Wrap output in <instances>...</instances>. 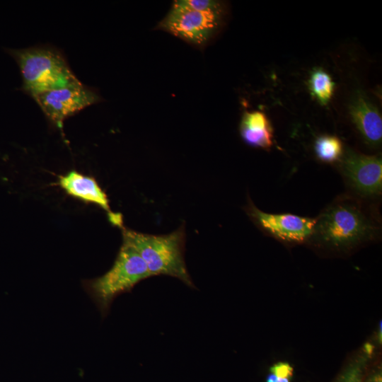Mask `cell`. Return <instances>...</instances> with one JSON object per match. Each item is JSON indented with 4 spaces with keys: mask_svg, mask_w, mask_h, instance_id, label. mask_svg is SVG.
<instances>
[{
    "mask_svg": "<svg viewBox=\"0 0 382 382\" xmlns=\"http://www.w3.org/2000/svg\"><path fill=\"white\" fill-rule=\"evenodd\" d=\"M379 221L358 198L342 196L316 218L309 240L336 249L369 241L380 231Z\"/></svg>",
    "mask_w": 382,
    "mask_h": 382,
    "instance_id": "6da1fadb",
    "label": "cell"
},
{
    "mask_svg": "<svg viewBox=\"0 0 382 382\" xmlns=\"http://www.w3.org/2000/svg\"><path fill=\"white\" fill-rule=\"evenodd\" d=\"M19 66L21 89L32 96L60 89L79 82L63 54L48 45L6 48Z\"/></svg>",
    "mask_w": 382,
    "mask_h": 382,
    "instance_id": "7a4b0ae2",
    "label": "cell"
},
{
    "mask_svg": "<svg viewBox=\"0 0 382 382\" xmlns=\"http://www.w3.org/2000/svg\"><path fill=\"white\" fill-rule=\"evenodd\" d=\"M122 242L133 247L141 257L152 277L177 278L190 288L195 286L185 261V230L182 225L166 235H151L122 228Z\"/></svg>",
    "mask_w": 382,
    "mask_h": 382,
    "instance_id": "3957f363",
    "label": "cell"
},
{
    "mask_svg": "<svg viewBox=\"0 0 382 382\" xmlns=\"http://www.w3.org/2000/svg\"><path fill=\"white\" fill-rule=\"evenodd\" d=\"M151 277L137 250L122 242L111 268L100 277L83 279L82 286L104 318L117 297L130 292L141 281Z\"/></svg>",
    "mask_w": 382,
    "mask_h": 382,
    "instance_id": "277c9868",
    "label": "cell"
},
{
    "mask_svg": "<svg viewBox=\"0 0 382 382\" xmlns=\"http://www.w3.org/2000/svg\"><path fill=\"white\" fill-rule=\"evenodd\" d=\"M225 9L202 11L190 8L181 0L173 1L156 29L167 32L191 45L203 47L219 30Z\"/></svg>",
    "mask_w": 382,
    "mask_h": 382,
    "instance_id": "5b68a950",
    "label": "cell"
},
{
    "mask_svg": "<svg viewBox=\"0 0 382 382\" xmlns=\"http://www.w3.org/2000/svg\"><path fill=\"white\" fill-rule=\"evenodd\" d=\"M33 98L49 121L60 129L66 118L101 100L100 95L93 88L81 81L40 93Z\"/></svg>",
    "mask_w": 382,
    "mask_h": 382,
    "instance_id": "8992f818",
    "label": "cell"
},
{
    "mask_svg": "<svg viewBox=\"0 0 382 382\" xmlns=\"http://www.w3.org/2000/svg\"><path fill=\"white\" fill-rule=\"evenodd\" d=\"M245 212L253 224L264 233L286 243H301L312 235L316 219L291 214H274L264 212L249 199Z\"/></svg>",
    "mask_w": 382,
    "mask_h": 382,
    "instance_id": "52a82bcc",
    "label": "cell"
},
{
    "mask_svg": "<svg viewBox=\"0 0 382 382\" xmlns=\"http://www.w3.org/2000/svg\"><path fill=\"white\" fill-rule=\"evenodd\" d=\"M340 169L345 182L360 197L381 195L382 161L378 156H368L348 150L340 160Z\"/></svg>",
    "mask_w": 382,
    "mask_h": 382,
    "instance_id": "ba28073f",
    "label": "cell"
},
{
    "mask_svg": "<svg viewBox=\"0 0 382 382\" xmlns=\"http://www.w3.org/2000/svg\"><path fill=\"white\" fill-rule=\"evenodd\" d=\"M59 185L71 197L99 206L108 212L112 224L122 227V216L111 211L106 193L93 178L71 170L59 177Z\"/></svg>",
    "mask_w": 382,
    "mask_h": 382,
    "instance_id": "9c48e42d",
    "label": "cell"
},
{
    "mask_svg": "<svg viewBox=\"0 0 382 382\" xmlns=\"http://www.w3.org/2000/svg\"><path fill=\"white\" fill-rule=\"evenodd\" d=\"M352 120L363 139L378 145L382 137V120L378 110L363 96H358L349 107Z\"/></svg>",
    "mask_w": 382,
    "mask_h": 382,
    "instance_id": "30bf717a",
    "label": "cell"
},
{
    "mask_svg": "<svg viewBox=\"0 0 382 382\" xmlns=\"http://www.w3.org/2000/svg\"><path fill=\"white\" fill-rule=\"evenodd\" d=\"M239 132L243 141L249 146L268 149L273 144L271 125L262 112H244L239 125Z\"/></svg>",
    "mask_w": 382,
    "mask_h": 382,
    "instance_id": "8fae6325",
    "label": "cell"
},
{
    "mask_svg": "<svg viewBox=\"0 0 382 382\" xmlns=\"http://www.w3.org/2000/svg\"><path fill=\"white\" fill-rule=\"evenodd\" d=\"M317 158L325 163L340 161L342 156V144L335 136L323 135L318 137L314 144Z\"/></svg>",
    "mask_w": 382,
    "mask_h": 382,
    "instance_id": "7c38bea8",
    "label": "cell"
},
{
    "mask_svg": "<svg viewBox=\"0 0 382 382\" xmlns=\"http://www.w3.org/2000/svg\"><path fill=\"white\" fill-rule=\"evenodd\" d=\"M311 93L323 104H326L332 96L334 83L331 77L323 70H314L309 79Z\"/></svg>",
    "mask_w": 382,
    "mask_h": 382,
    "instance_id": "4fadbf2b",
    "label": "cell"
},
{
    "mask_svg": "<svg viewBox=\"0 0 382 382\" xmlns=\"http://www.w3.org/2000/svg\"><path fill=\"white\" fill-rule=\"evenodd\" d=\"M364 357L356 360L345 370L338 382H362Z\"/></svg>",
    "mask_w": 382,
    "mask_h": 382,
    "instance_id": "5bb4252c",
    "label": "cell"
},
{
    "mask_svg": "<svg viewBox=\"0 0 382 382\" xmlns=\"http://www.w3.org/2000/svg\"><path fill=\"white\" fill-rule=\"evenodd\" d=\"M186 6L202 11H214L225 9L224 5L215 0H181Z\"/></svg>",
    "mask_w": 382,
    "mask_h": 382,
    "instance_id": "9a60e30c",
    "label": "cell"
},
{
    "mask_svg": "<svg viewBox=\"0 0 382 382\" xmlns=\"http://www.w3.org/2000/svg\"><path fill=\"white\" fill-rule=\"evenodd\" d=\"M293 371L292 366L286 362L277 363L270 368V373L279 378L291 379L293 376Z\"/></svg>",
    "mask_w": 382,
    "mask_h": 382,
    "instance_id": "2e32d148",
    "label": "cell"
},
{
    "mask_svg": "<svg viewBox=\"0 0 382 382\" xmlns=\"http://www.w3.org/2000/svg\"><path fill=\"white\" fill-rule=\"evenodd\" d=\"M290 378H279L270 373L266 379V382H290Z\"/></svg>",
    "mask_w": 382,
    "mask_h": 382,
    "instance_id": "e0dca14e",
    "label": "cell"
},
{
    "mask_svg": "<svg viewBox=\"0 0 382 382\" xmlns=\"http://www.w3.org/2000/svg\"><path fill=\"white\" fill-rule=\"evenodd\" d=\"M368 382H382V378L381 374H376L369 378Z\"/></svg>",
    "mask_w": 382,
    "mask_h": 382,
    "instance_id": "ac0fdd59",
    "label": "cell"
},
{
    "mask_svg": "<svg viewBox=\"0 0 382 382\" xmlns=\"http://www.w3.org/2000/svg\"><path fill=\"white\" fill-rule=\"evenodd\" d=\"M378 339L380 344L381 343L382 340V323L381 320L379 321L378 327Z\"/></svg>",
    "mask_w": 382,
    "mask_h": 382,
    "instance_id": "d6986e66",
    "label": "cell"
}]
</instances>
